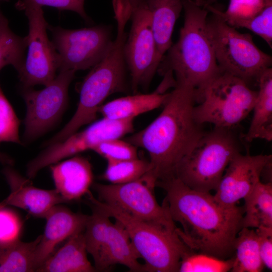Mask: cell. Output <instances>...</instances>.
<instances>
[{
	"label": "cell",
	"mask_w": 272,
	"mask_h": 272,
	"mask_svg": "<svg viewBox=\"0 0 272 272\" xmlns=\"http://www.w3.org/2000/svg\"><path fill=\"white\" fill-rule=\"evenodd\" d=\"M134 119L113 120L103 117L84 130L76 132L63 141L47 146L26 167L27 177H35L44 167L79 153L92 149L110 139H120L132 132Z\"/></svg>",
	"instance_id": "obj_12"
},
{
	"label": "cell",
	"mask_w": 272,
	"mask_h": 272,
	"mask_svg": "<svg viewBox=\"0 0 272 272\" xmlns=\"http://www.w3.org/2000/svg\"><path fill=\"white\" fill-rule=\"evenodd\" d=\"M58 55L59 72L85 70L105 55L112 43L111 27L99 25L79 29L48 25Z\"/></svg>",
	"instance_id": "obj_8"
},
{
	"label": "cell",
	"mask_w": 272,
	"mask_h": 272,
	"mask_svg": "<svg viewBox=\"0 0 272 272\" xmlns=\"http://www.w3.org/2000/svg\"><path fill=\"white\" fill-rule=\"evenodd\" d=\"M26 48V37L12 31L8 20L0 11V71L6 65H12L19 71L25 61Z\"/></svg>",
	"instance_id": "obj_27"
},
{
	"label": "cell",
	"mask_w": 272,
	"mask_h": 272,
	"mask_svg": "<svg viewBox=\"0 0 272 272\" xmlns=\"http://www.w3.org/2000/svg\"><path fill=\"white\" fill-rule=\"evenodd\" d=\"M173 88L160 114L147 127L125 139L148 152L150 168L144 178L154 184L175 177L177 165L205 131L193 116L194 91L181 86Z\"/></svg>",
	"instance_id": "obj_2"
},
{
	"label": "cell",
	"mask_w": 272,
	"mask_h": 272,
	"mask_svg": "<svg viewBox=\"0 0 272 272\" xmlns=\"http://www.w3.org/2000/svg\"><path fill=\"white\" fill-rule=\"evenodd\" d=\"M244 199L242 228L272 227V183L259 181Z\"/></svg>",
	"instance_id": "obj_23"
},
{
	"label": "cell",
	"mask_w": 272,
	"mask_h": 272,
	"mask_svg": "<svg viewBox=\"0 0 272 272\" xmlns=\"http://www.w3.org/2000/svg\"><path fill=\"white\" fill-rule=\"evenodd\" d=\"M28 20L29 33L26 36L27 54L18 72L22 87L48 85L56 77L58 53L48 37V24L42 7L29 6L24 9Z\"/></svg>",
	"instance_id": "obj_11"
},
{
	"label": "cell",
	"mask_w": 272,
	"mask_h": 272,
	"mask_svg": "<svg viewBox=\"0 0 272 272\" xmlns=\"http://www.w3.org/2000/svg\"><path fill=\"white\" fill-rule=\"evenodd\" d=\"M271 155H250L239 153L227 166L216 190L214 197L220 205L226 208L235 207L244 198L260 181L261 171L270 159Z\"/></svg>",
	"instance_id": "obj_14"
},
{
	"label": "cell",
	"mask_w": 272,
	"mask_h": 272,
	"mask_svg": "<svg viewBox=\"0 0 272 272\" xmlns=\"http://www.w3.org/2000/svg\"><path fill=\"white\" fill-rule=\"evenodd\" d=\"M87 195L90 202L101 208L123 226L141 258L145 260L147 271H178L182 256L191 249L179 237L176 229L136 219L95 198L90 191Z\"/></svg>",
	"instance_id": "obj_5"
},
{
	"label": "cell",
	"mask_w": 272,
	"mask_h": 272,
	"mask_svg": "<svg viewBox=\"0 0 272 272\" xmlns=\"http://www.w3.org/2000/svg\"><path fill=\"white\" fill-rule=\"evenodd\" d=\"M217 0H205V3L206 5H212Z\"/></svg>",
	"instance_id": "obj_40"
},
{
	"label": "cell",
	"mask_w": 272,
	"mask_h": 272,
	"mask_svg": "<svg viewBox=\"0 0 272 272\" xmlns=\"http://www.w3.org/2000/svg\"><path fill=\"white\" fill-rule=\"evenodd\" d=\"M270 0H230L227 10L217 8L218 13L230 26L237 28L260 13Z\"/></svg>",
	"instance_id": "obj_30"
},
{
	"label": "cell",
	"mask_w": 272,
	"mask_h": 272,
	"mask_svg": "<svg viewBox=\"0 0 272 272\" xmlns=\"http://www.w3.org/2000/svg\"><path fill=\"white\" fill-rule=\"evenodd\" d=\"M41 235L31 242L19 240L0 247V272L36 271L35 254Z\"/></svg>",
	"instance_id": "obj_26"
},
{
	"label": "cell",
	"mask_w": 272,
	"mask_h": 272,
	"mask_svg": "<svg viewBox=\"0 0 272 272\" xmlns=\"http://www.w3.org/2000/svg\"><path fill=\"white\" fill-rule=\"evenodd\" d=\"M0 162L5 164L12 165L14 161L10 157L0 152Z\"/></svg>",
	"instance_id": "obj_38"
},
{
	"label": "cell",
	"mask_w": 272,
	"mask_h": 272,
	"mask_svg": "<svg viewBox=\"0 0 272 272\" xmlns=\"http://www.w3.org/2000/svg\"><path fill=\"white\" fill-rule=\"evenodd\" d=\"M169 93L158 86L151 93L133 94L114 99L102 104L98 113L103 117L113 120L134 119L140 114L157 109L164 105Z\"/></svg>",
	"instance_id": "obj_20"
},
{
	"label": "cell",
	"mask_w": 272,
	"mask_h": 272,
	"mask_svg": "<svg viewBox=\"0 0 272 272\" xmlns=\"http://www.w3.org/2000/svg\"><path fill=\"white\" fill-rule=\"evenodd\" d=\"M3 173L10 192L0 202L1 207L13 206L26 211L33 217L44 218L53 207L66 202L55 189L36 187L33 185L30 179L22 176L10 167H6Z\"/></svg>",
	"instance_id": "obj_15"
},
{
	"label": "cell",
	"mask_w": 272,
	"mask_h": 272,
	"mask_svg": "<svg viewBox=\"0 0 272 272\" xmlns=\"http://www.w3.org/2000/svg\"><path fill=\"white\" fill-rule=\"evenodd\" d=\"M20 120L0 86V143L22 144L19 137Z\"/></svg>",
	"instance_id": "obj_31"
},
{
	"label": "cell",
	"mask_w": 272,
	"mask_h": 272,
	"mask_svg": "<svg viewBox=\"0 0 272 272\" xmlns=\"http://www.w3.org/2000/svg\"><path fill=\"white\" fill-rule=\"evenodd\" d=\"M260 181L263 183H272V159L263 167L260 174Z\"/></svg>",
	"instance_id": "obj_37"
},
{
	"label": "cell",
	"mask_w": 272,
	"mask_h": 272,
	"mask_svg": "<svg viewBox=\"0 0 272 272\" xmlns=\"http://www.w3.org/2000/svg\"><path fill=\"white\" fill-rule=\"evenodd\" d=\"M207 8L212 14L207 17L208 31L220 72L237 77L248 86L257 83L261 74L271 67V56L255 45L250 34L228 25L217 8L212 5Z\"/></svg>",
	"instance_id": "obj_6"
},
{
	"label": "cell",
	"mask_w": 272,
	"mask_h": 272,
	"mask_svg": "<svg viewBox=\"0 0 272 272\" xmlns=\"http://www.w3.org/2000/svg\"><path fill=\"white\" fill-rule=\"evenodd\" d=\"M154 188L142 178L123 184L93 185L100 201L139 220L175 230L177 227L168 212L158 203Z\"/></svg>",
	"instance_id": "obj_13"
},
{
	"label": "cell",
	"mask_w": 272,
	"mask_h": 272,
	"mask_svg": "<svg viewBox=\"0 0 272 272\" xmlns=\"http://www.w3.org/2000/svg\"><path fill=\"white\" fill-rule=\"evenodd\" d=\"M85 0H19L16 4V7L19 10L29 6H49L59 10H69L78 13L87 22L91 20L87 16L84 9Z\"/></svg>",
	"instance_id": "obj_35"
},
{
	"label": "cell",
	"mask_w": 272,
	"mask_h": 272,
	"mask_svg": "<svg viewBox=\"0 0 272 272\" xmlns=\"http://www.w3.org/2000/svg\"><path fill=\"white\" fill-rule=\"evenodd\" d=\"M88 217L60 205L48 212L44 218L46 220L44 233L41 235L36 250V270L53 254L58 245L75 234L84 231Z\"/></svg>",
	"instance_id": "obj_16"
},
{
	"label": "cell",
	"mask_w": 272,
	"mask_h": 272,
	"mask_svg": "<svg viewBox=\"0 0 272 272\" xmlns=\"http://www.w3.org/2000/svg\"><path fill=\"white\" fill-rule=\"evenodd\" d=\"M76 71L66 70L59 74L41 90L22 87L26 105L23 140L30 142L52 127L65 111L69 101V87Z\"/></svg>",
	"instance_id": "obj_10"
},
{
	"label": "cell",
	"mask_w": 272,
	"mask_h": 272,
	"mask_svg": "<svg viewBox=\"0 0 272 272\" xmlns=\"http://www.w3.org/2000/svg\"><path fill=\"white\" fill-rule=\"evenodd\" d=\"M130 6L132 10L141 4L144 0H124Z\"/></svg>",
	"instance_id": "obj_39"
},
{
	"label": "cell",
	"mask_w": 272,
	"mask_h": 272,
	"mask_svg": "<svg viewBox=\"0 0 272 272\" xmlns=\"http://www.w3.org/2000/svg\"><path fill=\"white\" fill-rule=\"evenodd\" d=\"M107 161H117L138 158L137 147L120 139L103 141L92 150Z\"/></svg>",
	"instance_id": "obj_32"
},
{
	"label": "cell",
	"mask_w": 272,
	"mask_h": 272,
	"mask_svg": "<svg viewBox=\"0 0 272 272\" xmlns=\"http://www.w3.org/2000/svg\"><path fill=\"white\" fill-rule=\"evenodd\" d=\"M238 28L247 29L261 37L272 47V0L268 1L262 11L252 19L244 22Z\"/></svg>",
	"instance_id": "obj_34"
},
{
	"label": "cell",
	"mask_w": 272,
	"mask_h": 272,
	"mask_svg": "<svg viewBox=\"0 0 272 272\" xmlns=\"http://www.w3.org/2000/svg\"><path fill=\"white\" fill-rule=\"evenodd\" d=\"M259 89L247 132L242 137L247 142L257 139L272 140V69L264 70L259 77Z\"/></svg>",
	"instance_id": "obj_21"
},
{
	"label": "cell",
	"mask_w": 272,
	"mask_h": 272,
	"mask_svg": "<svg viewBox=\"0 0 272 272\" xmlns=\"http://www.w3.org/2000/svg\"><path fill=\"white\" fill-rule=\"evenodd\" d=\"M156 186L165 190L162 206L181 225L176 231L189 249L222 259L234 255L244 207H224L210 192L192 190L175 177L158 181Z\"/></svg>",
	"instance_id": "obj_1"
},
{
	"label": "cell",
	"mask_w": 272,
	"mask_h": 272,
	"mask_svg": "<svg viewBox=\"0 0 272 272\" xmlns=\"http://www.w3.org/2000/svg\"><path fill=\"white\" fill-rule=\"evenodd\" d=\"M234 261L231 271L260 272L263 264L259 249L255 230L242 228L238 232L234 243Z\"/></svg>",
	"instance_id": "obj_25"
},
{
	"label": "cell",
	"mask_w": 272,
	"mask_h": 272,
	"mask_svg": "<svg viewBox=\"0 0 272 272\" xmlns=\"http://www.w3.org/2000/svg\"><path fill=\"white\" fill-rule=\"evenodd\" d=\"M257 93L242 79L221 72L194 106V117L201 125L234 129L252 111Z\"/></svg>",
	"instance_id": "obj_7"
},
{
	"label": "cell",
	"mask_w": 272,
	"mask_h": 272,
	"mask_svg": "<svg viewBox=\"0 0 272 272\" xmlns=\"http://www.w3.org/2000/svg\"><path fill=\"white\" fill-rule=\"evenodd\" d=\"M90 205L92 213L89 216L84 235L87 251L92 256L97 271L108 239L111 222L103 210L91 202Z\"/></svg>",
	"instance_id": "obj_24"
},
{
	"label": "cell",
	"mask_w": 272,
	"mask_h": 272,
	"mask_svg": "<svg viewBox=\"0 0 272 272\" xmlns=\"http://www.w3.org/2000/svg\"><path fill=\"white\" fill-rule=\"evenodd\" d=\"M182 4L184 19L179 38L163 56L157 71L173 77L175 86L192 89L199 104L221 72L208 31L209 11L205 0H182Z\"/></svg>",
	"instance_id": "obj_3"
},
{
	"label": "cell",
	"mask_w": 272,
	"mask_h": 272,
	"mask_svg": "<svg viewBox=\"0 0 272 272\" xmlns=\"http://www.w3.org/2000/svg\"><path fill=\"white\" fill-rule=\"evenodd\" d=\"M234 129L214 127L203 133L177 165L175 177L192 190H216L232 159L240 152Z\"/></svg>",
	"instance_id": "obj_4"
},
{
	"label": "cell",
	"mask_w": 272,
	"mask_h": 272,
	"mask_svg": "<svg viewBox=\"0 0 272 272\" xmlns=\"http://www.w3.org/2000/svg\"><path fill=\"white\" fill-rule=\"evenodd\" d=\"M23 226L22 220L16 212L0 206V247L20 240Z\"/></svg>",
	"instance_id": "obj_33"
},
{
	"label": "cell",
	"mask_w": 272,
	"mask_h": 272,
	"mask_svg": "<svg viewBox=\"0 0 272 272\" xmlns=\"http://www.w3.org/2000/svg\"><path fill=\"white\" fill-rule=\"evenodd\" d=\"M149 161L138 158L107 161L105 171L101 178L111 184H123L142 178L150 170Z\"/></svg>",
	"instance_id": "obj_28"
},
{
	"label": "cell",
	"mask_w": 272,
	"mask_h": 272,
	"mask_svg": "<svg viewBox=\"0 0 272 272\" xmlns=\"http://www.w3.org/2000/svg\"><path fill=\"white\" fill-rule=\"evenodd\" d=\"M257 234L260 257L264 266L272 269V227H260Z\"/></svg>",
	"instance_id": "obj_36"
},
{
	"label": "cell",
	"mask_w": 272,
	"mask_h": 272,
	"mask_svg": "<svg viewBox=\"0 0 272 272\" xmlns=\"http://www.w3.org/2000/svg\"><path fill=\"white\" fill-rule=\"evenodd\" d=\"M9 0H0V2H6V1H8Z\"/></svg>",
	"instance_id": "obj_41"
},
{
	"label": "cell",
	"mask_w": 272,
	"mask_h": 272,
	"mask_svg": "<svg viewBox=\"0 0 272 272\" xmlns=\"http://www.w3.org/2000/svg\"><path fill=\"white\" fill-rule=\"evenodd\" d=\"M84 231L75 234L37 269L38 272L96 271L87 257Z\"/></svg>",
	"instance_id": "obj_19"
},
{
	"label": "cell",
	"mask_w": 272,
	"mask_h": 272,
	"mask_svg": "<svg viewBox=\"0 0 272 272\" xmlns=\"http://www.w3.org/2000/svg\"><path fill=\"white\" fill-rule=\"evenodd\" d=\"M129 20L131 27L124 55L131 89L136 94L139 89H149L162 57L157 50L150 14L143 2L132 10Z\"/></svg>",
	"instance_id": "obj_9"
},
{
	"label": "cell",
	"mask_w": 272,
	"mask_h": 272,
	"mask_svg": "<svg viewBox=\"0 0 272 272\" xmlns=\"http://www.w3.org/2000/svg\"><path fill=\"white\" fill-rule=\"evenodd\" d=\"M234 255L227 259L191 250L186 252L180 261L179 272H227L232 269Z\"/></svg>",
	"instance_id": "obj_29"
},
{
	"label": "cell",
	"mask_w": 272,
	"mask_h": 272,
	"mask_svg": "<svg viewBox=\"0 0 272 272\" xmlns=\"http://www.w3.org/2000/svg\"><path fill=\"white\" fill-rule=\"evenodd\" d=\"M141 256L123 226L118 221L111 223L109 235L101 262L97 271H105L117 264L130 271H147L145 264L139 262Z\"/></svg>",
	"instance_id": "obj_18"
},
{
	"label": "cell",
	"mask_w": 272,
	"mask_h": 272,
	"mask_svg": "<svg viewBox=\"0 0 272 272\" xmlns=\"http://www.w3.org/2000/svg\"><path fill=\"white\" fill-rule=\"evenodd\" d=\"M55 189L66 202L87 195L93 183L92 165L89 160L75 156L50 165Z\"/></svg>",
	"instance_id": "obj_17"
},
{
	"label": "cell",
	"mask_w": 272,
	"mask_h": 272,
	"mask_svg": "<svg viewBox=\"0 0 272 272\" xmlns=\"http://www.w3.org/2000/svg\"><path fill=\"white\" fill-rule=\"evenodd\" d=\"M149 11L158 51L163 56L172 44L175 24L183 10L182 0H144Z\"/></svg>",
	"instance_id": "obj_22"
}]
</instances>
